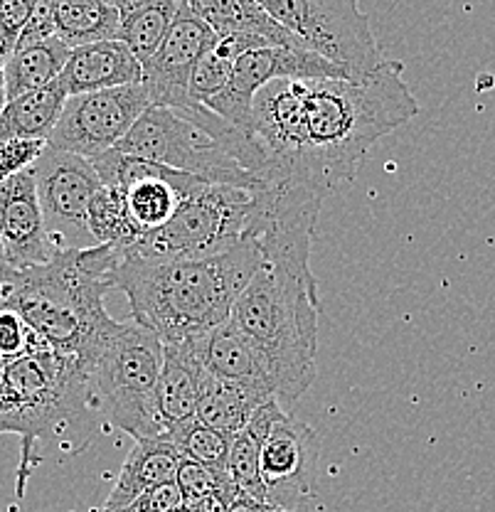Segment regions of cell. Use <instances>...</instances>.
I'll return each mask as SVG.
<instances>
[{
	"instance_id": "4316f807",
	"label": "cell",
	"mask_w": 495,
	"mask_h": 512,
	"mask_svg": "<svg viewBox=\"0 0 495 512\" xmlns=\"http://www.w3.org/2000/svg\"><path fill=\"white\" fill-rule=\"evenodd\" d=\"M168 439L183 453V458H190V461L202 463V466L227 473L234 439L232 434L212 429V426L202 424L198 416H195V419L183 421V424L168 429Z\"/></svg>"
},
{
	"instance_id": "d6986e66",
	"label": "cell",
	"mask_w": 495,
	"mask_h": 512,
	"mask_svg": "<svg viewBox=\"0 0 495 512\" xmlns=\"http://www.w3.org/2000/svg\"><path fill=\"white\" fill-rule=\"evenodd\" d=\"M210 380L212 377L188 345H165L161 384H158V409H161L165 434L173 426L198 416L200 399Z\"/></svg>"
},
{
	"instance_id": "1f68e13d",
	"label": "cell",
	"mask_w": 495,
	"mask_h": 512,
	"mask_svg": "<svg viewBox=\"0 0 495 512\" xmlns=\"http://www.w3.org/2000/svg\"><path fill=\"white\" fill-rule=\"evenodd\" d=\"M136 512H178L183 508V495H180L178 483H165L158 488L148 490L133 503Z\"/></svg>"
},
{
	"instance_id": "ffe728a7",
	"label": "cell",
	"mask_w": 495,
	"mask_h": 512,
	"mask_svg": "<svg viewBox=\"0 0 495 512\" xmlns=\"http://www.w3.org/2000/svg\"><path fill=\"white\" fill-rule=\"evenodd\" d=\"M195 13L210 25L217 37H259L274 47L306 50L294 32H289L257 0H190Z\"/></svg>"
},
{
	"instance_id": "d590c367",
	"label": "cell",
	"mask_w": 495,
	"mask_h": 512,
	"mask_svg": "<svg viewBox=\"0 0 495 512\" xmlns=\"http://www.w3.org/2000/svg\"><path fill=\"white\" fill-rule=\"evenodd\" d=\"M15 52V45L13 40H8V35H5L3 30H0V69L5 67V62L10 60V55Z\"/></svg>"
},
{
	"instance_id": "5b68a950",
	"label": "cell",
	"mask_w": 495,
	"mask_h": 512,
	"mask_svg": "<svg viewBox=\"0 0 495 512\" xmlns=\"http://www.w3.org/2000/svg\"><path fill=\"white\" fill-rule=\"evenodd\" d=\"M116 151L212 185L264 190L271 183L269 158L257 138L202 104L190 109L151 106Z\"/></svg>"
},
{
	"instance_id": "4fadbf2b",
	"label": "cell",
	"mask_w": 495,
	"mask_h": 512,
	"mask_svg": "<svg viewBox=\"0 0 495 512\" xmlns=\"http://www.w3.org/2000/svg\"><path fill=\"white\" fill-rule=\"evenodd\" d=\"M321 439L294 416L271 429L262 446V480L266 500L279 512H318L313 480Z\"/></svg>"
},
{
	"instance_id": "ac0fdd59",
	"label": "cell",
	"mask_w": 495,
	"mask_h": 512,
	"mask_svg": "<svg viewBox=\"0 0 495 512\" xmlns=\"http://www.w3.org/2000/svg\"><path fill=\"white\" fill-rule=\"evenodd\" d=\"M180 463H183V453L175 448L168 434L161 436V439L136 441L101 510L114 512L131 508L148 490L173 483L175 476H178Z\"/></svg>"
},
{
	"instance_id": "9a60e30c",
	"label": "cell",
	"mask_w": 495,
	"mask_h": 512,
	"mask_svg": "<svg viewBox=\"0 0 495 512\" xmlns=\"http://www.w3.org/2000/svg\"><path fill=\"white\" fill-rule=\"evenodd\" d=\"M0 247L13 271L35 269L57 254L42 217L33 168L0 185Z\"/></svg>"
},
{
	"instance_id": "cb8c5ba5",
	"label": "cell",
	"mask_w": 495,
	"mask_h": 512,
	"mask_svg": "<svg viewBox=\"0 0 495 512\" xmlns=\"http://www.w3.org/2000/svg\"><path fill=\"white\" fill-rule=\"evenodd\" d=\"M57 37L69 47L97 45V42L119 40L121 15L114 0H60L55 3Z\"/></svg>"
},
{
	"instance_id": "30bf717a",
	"label": "cell",
	"mask_w": 495,
	"mask_h": 512,
	"mask_svg": "<svg viewBox=\"0 0 495 512\" xmlns=\"http://www.w3.org/2000/svg\"><path fill=\"white\" fill-rule=\"evenodd\" d=\"M148 109L151 99L143 84L69 96L47 146L94 160L114 151Z\"/></svg>"
},
{
	"instance_id": "e0dca14e",
	"label": "cell",
	"mask_w": 495,
	"mask_h": 512,
	"mask_svg": "<svg viewBox=\"0 0 495 512\" xmlns=\"http://www.w3.org/2000/svg\"><path fill=\"white\" fill-rule=\"evenodd\" d=\"M60 82L69 96L106 92V89L143 84V67L126 42H97L69 52Z\"/></svg>"
},
{
	"instance_id": "52a82bcc",
	"label": "cell",
	"mask_w": 495,
	"mask_h": 512,
	"mask_svg": "<svg viewBox=\"0 0 495 512\" xmlns=\"http://www.w3.org/2000/svg\"><path fill=\"white\" fill-rule=\"evenodd\" d=\"M163 348V340L143 325L111 320L87 360L97 412L136 441L165 436L158 409Z\"/></svg>"
},
{
	"instance_id": "d6a6232c",
	"label": "cell",
	"mask_w": 495,
	"mask_h": 512,
	"mask_svg": "<svg viewBox=\"0 0 495 512\" xmlns=\"http://www.w3.org/2000/svg\"><path fill=\"white\" fill-rule=\"evenodd\" d=\"M33 10V0H0V30L8 35V40H13V45L28 25Z\"/></svg>"
},
{
	"instance_id": "ba28073f",
	"label": "cell",
	"mask_w": 495,
	"mask_h": 512,
	"mask_svg": "<svg viewBox=\"0 0 495 512\" xmlns=\"http://www.w3.org/2000/svg\"><path fill=\"white\" fill-rule=\"evenodd\" d=\"M257 212L259 190L200 183L185 197L173 220L119 256L133 261H173L222 254L249 237Z\"/></svg>"
},
{
	"instance_id": "83f0119b",
	"label": "cell",
	"mask_w": 495,
	"mask_h": 512,
	"mask_svg": "<svg viewBox=\"0 0 495 512\" xmlns=\"http://www.w3.org/2000/svg\"><path fill=\"white\" fill-rule=\"evenodd\" d=\"M42 345L47 343L37 338L18 311H13L10 306H0V362L3 365L30 355Z\"/></svg>"
},
{
	"instance_id": "ab89813d",
	"label": "cell",
	"mask_w": 495,
	"mask_h": 512,
	"mask_svg": "<svg viewBox=\"0 0 495 512\" xmlns=\"http://www.w3.org/2000/svg\"><path fill=\"white\" fill-rule=\"evenodd\" d=\"M178 512H190V510H188V508H185V505H183V508H180Z\"/></svg>"
},
{
	"instance_id": "d4e9b609",
	"label": "cell",
	"mask_w": 495,
	"mask_h": 512,
	"mask_svg": "<svg viewBox=\"0 0 495 512\" xmlns=\"http://www.w3.org/2000/svg\"><path fill=\"white\" fill-rule=\"evenodd\" d=\"M69 52L72 50L60 37L42 42V45L25 47V50H15L3 67L8 101L55 84L65 72Z\"/></svg>"
},
{
	"instance_id": "f1b7e54d",
	"label": "cell",
	"mask_w": 495,
	"mask_h": 512,
	"mask_svg": "<svg viewBox=\"0 0 495 512\" xmlns=\"http://www.w3.org/2000/svg\"><path fill=\"white\" fill-rule=\"evenodd\" d=\"M175 483H178L180 495H183V505L198 503L200 498L212 493H220V490L232 488L230 473H220L215 468H207L202 463L190 461V458H183L178 468V476H175Z\"/></svg>"
},
{
	"instance_id": "f35d334b",
	"label": "cell",
	"mask_w": 495,
	"mask_h": 512,
	"mask_svg": "<svg viewBox=\"0 0 495 512\" xmlns=\"http://www.w3.org/2000/svg\"><path fill=\"white\" fill-rule=\"evenodd\" d=\"M0 266H8V264H5V259H3V247H0Z\"/></svg>"
},
{
	"instance_id": "4dcf8cb0",
	"label": "cell",
	"mask_w": 495,
	"mask_h": 512,
	"mask_svg": "<svg viewBox=\"0 0 495 512\" xmlns=\"http://www.w3.org/2000/svg\"><path fill=\"white\" fill-rule=\"evenodd\" d=\"M55 37H57L55 3H50V0H37L28 25H25V30L20 32L18 42H15V50L42 45V42L55 40Z\"/></svg>"
},
{
	"instance_id": "836d02e7",
	"label": "cell",
	"mask_w": 495,
	"mask_h": 512,
	"mask_svg": "<svg viewBox=\"0 0 495 512\" xmlns=\"http://www.w3.org/2000/svg\"><path fill=\"white\" fill-rule=\"evenodd\" d=\"M234 490H237V485H232V488L227 490H220V493L205 495V498H200L198 503L188 505V510L190 512H227Z\"/></svg>"
},
{
	"instance_id": "5bb4252c",
	"label": "cell",
	"mask_w": 495,
	"mask_h": 512,
	"mask_svg": "<svg viewBox=\"0 0 495 512\" xmlns=\"http://www.w3.org/2000/svg\"><path fill=\"white\" fill-rule=\"evenodd\" d=\"M220 37L195 13L193 3H180L178 15L163 37L156 55L143 64V87L151 106L190 109V82L202 57L217 45Z\"/></svg>"
},
{
	"instance_id": "3957f363",
	"label": "cell",
	"mask_w": 495,
	"mask_h": 512,
	"mask_svg": "<svg viewBox=\"0 0 495 512\" xmlns=\"http://www.w3.org/2000/svg\"><path fill=\"white\" fill-rule=\"evenodd\" d=\"M318 284L308 256H264L232 308L237 325L269 362L274 399L284 412L316 380Z\"/></svg>"
},
{
	"instance_id": "8992f818",
	"label": "cell",
	"mask_w": 495,
	"mask_h": 512,
	"mask_svg": "<svg viewBox=\"0 0 495 512\" xmlns=\"http://www.w3.org/2000/svg\"><path fill=\"white\" fill-rule=\"evenodd\" d=\"M99 414L94 407L89 372L79 357L42 345L0 370V434L20 439L18 495L40 463V441L60 439L77 421Z\"/></svg>"
},
{
	"instance_id": "8d00e7d4",
	"label": "cell",
	"mask_w": 495,
	"mask_h": 512,
	"mask_svg": "<svg viewBox=\"0 0 495 512\" xmlns=\"http://www.w3.org/2000/svg\"><path fill=\"white\" fill-rule=\"evenodd\" d=\"M5 106H8V92H5V79H3V69H0V116H3Z\"/></svg>"
},
{
	"instance_id": "6da1fadb",
	"label": "cell",
	"mask_w": 495,
	"mask_h": 512,
	"mask_svg": "<svg viewBox=\"0 0 495 512\" xmlns=\"http://www.w3.org/2000/svg\"><path fill=\"white\" fill-rule=\"evenodd\" d=\"M262 261L252 239L202 259H121L114 288L129 298L133 323L156 333L163 345H180L230 323L234 303Z\"/></svg>"
},
{
	"instance_id": "e575fe53",
	"label": "cell",
	"mask_w": 495,
	"mask_h": 512,
	"mask_svg": "<svg viewBox=\"0 0 495 512\" xmlns=\"http://www.w3.org/2000/svg\"><path fill=\"white\" fill-rule=\"evenodd\" d=\"M227 512H279L274 510L271 505L262 503V500L252 498V495L242 493V490H234L232 498H230V508H227Z\"/></svg>"
},
{
	"instance_id": "8fae6325",
	"label": "cell",
	"mask_w": 495,
	"mask_h": 512,
	"mask_svg": "<svg viewBox=\"0 0 495 512\" xmlns=\"http://www.w3.org/2000/svg\"><path fill=\"white\" fill-rule=\"evenodd\" d=\"M47 234L57 252L87 249L89 202L101 188L92 160L47 146L33 165Z\"/></svg>"
},
{
	"instance_id": "44dd1931",
	"label": "cell",
	"mask_w": 495,
	"mask_h": 512,
	"mask_svg": "<svg viewBox=\"0 0 495 512\" xmlns=\"http://www.w3.org/2000/svg\"><path fill=\"white\" fill-rule=\"evenodd\" d=\"M67 99V89L57 79L50 87L8 101L3 116H0V143L13 141V138L47 141L65 111Z\"/></svg>"
},
{
	"instance_id": "2e32d148",
	"label": "cell",
	"mask_w": 495,
	"mask_h": 512,
	"mask_svg": "<svg viewBox=\"0 0 495 512\" xmlns=\"http://www.w3.org/2000/svg\"><path fill=\"white\" fill-rule=\"evenodd\" d=\"M183 345H188L190 352L198 357L200 365L207 370V375L215 377V380L262 384L274 397L269 362H266L262 350L234 323L220 325V328L198 335V338L188 340Z\"/></svg>"
},
{
	"instance_id": "7402d4cb",
	"label": "cell",
	"mask_w": 495,
	"mask_h": 512,
	"mask_svg": "<svg viewBox=\"0 0 495 512\" xmlns=\"http://www.w3.org/2000/svg\"><path fill=\"white\" fill-rule=\"evenodd\" d=\"M266 402H274V397L262 384L220 382L212 377L200 399L198 419L212 429L234 436Z\"/></svg>"
},
{
	"instance_id": "484cf974",
	"label": "cell",
	"mask_w": 495,
	"mask_h": 512,
	"mask_svg": "<svg viewBox=\"0 0 495 512\" xmlns=\"http://www.w3.org/2000/svg\"><path fill=\"white\" fill-rule=\"evenodd\" d=\"M87 224L94 242L116 249L119 254L141 242L143 237L141 229L131 220L124 192L116 188H106V185H101L97 195L89 202Z\"/></svg>"
},
{
	"instance_id": "7a4b0ae2",
	"label": "cell",
	"mask_w": 495,
	"mask_h": 512,
	"mask_svg": "<svg viewBox=\"0 0 495 512\" xmlns=\"http://www.w3.org/2000/svg\"><path fill=\"white\" fill-rule=\"evenodd\" d=\"M404 67L387 60L380 72L348 82H306V114L311 131L308 183L330 195L350 183L372 146L419 114Z\"/></svg>"
},
{
	"instance_id": "f546056e",
	"label": "cell",
	"mask_w": 495,
	"mask_h": 512,
	"mask_svg": "<svg viewBox=\"0 0 495 512\" xmlns=\"http://www.w3.org/2000/svg\"><path fill=\"white\" fill-rule=\"evenodd\" d=\"M45 148L47 141H25V138L0 143V185L33 168Z\"/></svg>"
},
{
	"instance_id": "277c9868",
	"label": "cell",
	"mask_w": 495,
	"mask_h": 512,
	"mask_svg": "<svg viewBox=\"0 0 495 512\" xmlns=\"http://www.w3.org/2000/svg\"><path fill=\"white\" fill-rule=\"evenodd\" d=\"M119 261V252L104 244L62 249L47 264L15 271L5 306L18 311L42 343L87 365L114 320L106 313L104 296L114 288Z\"/></svg>"
},
{
	"instance_id": "603a6c76",
	"label": "cell",
	"mask_w": 495,
	"mask_h": 512,
	"mask_svg": "<svg viewBox=\"0 0 495 512\" xmlns=\"http://www.w3.org/2000/svg\"><path fill=\"white\" fill-rule=\"evenodd\" d=\"M114 5L121 15L119 40L126 42L143 67L168 35L180 3L178 0H114Z\"/></svg>"
},
{
	"instance_id": "7c38bea8",
	"label": "cell",
	"mask_w": 495,
	"mask_h": 512,
	"mask_svg": "<svg viewBox=\"0 0 495 512\" xmlns=\"http://www.w3.org/2000/svg\"><path fill=\"white\" fill-rule=\"evenodd\" d=\"M276 79L294 82H326V79H348L343 69L313 55L311 50H289V47H259L247 52L234 64V72L225 92L207 101V109L220 119L242 128L252 136V104L266 84Z\"/></svg>"
},
{
	"instance_id": "9c48e42d",
	"label": "cell",
	"mask_w": 495,
	"mask_h": 512,
	"mask_svg": "<svg viewBox=\"0 0 495 512\" xmlns=\"http://www.w3.org/2000/svg\"><path fill=\"white\" fill-rule=\"evenodd\" d=\"M262 5L306 50L343 69L348 82L385 67L370 20L355 0H262Z\"/></svg>"
},
{
	"instance_id": "74e56055",
	"label": "cell",
	"mask_w": 495,
	"mask_h": 512,
	"mask_svg": "<svg viewBox=\"0 0 495 512\" xmlns=\"http://www.w3.org/2000/svg\"><path fill=\"white\" fill-rule=\"evenodd\" d=\"M97 512H111V510H97ZM114 512H136V508H133V505H131V508H126V510H114Z\"/></svg>"
}]
</instances>
